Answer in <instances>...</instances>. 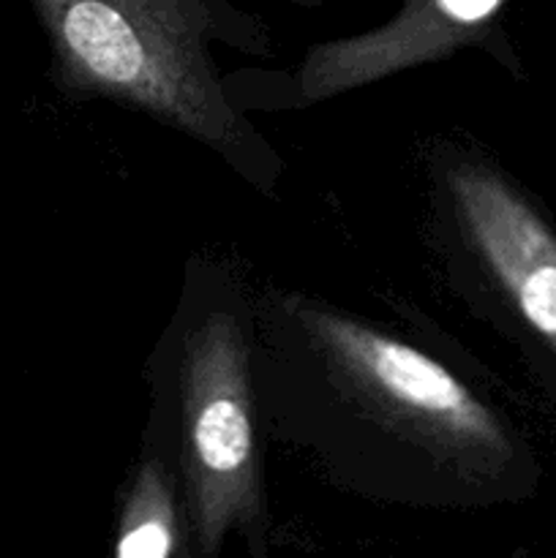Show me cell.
I'll return each mask as SVG.
<instances>
[{"instance_id":"obj_1","label":"cell","mask_w":556,"mask_h":558,"mask_svg":"<svg viewBox=\"0 0 556 558\" xmlns=\"http://www.w3.org/2000/svg\"><path fill=\"white\" fill-rule=\"evenodd\" d=\"M49 44L52 80L76 101L145 114L221 158L276 199L283 158L238 107L216 47L273 58L265 22L232 0H27Z\"/></svg>"},{"instance_id":"obj_2","label":"cell","mask_w":556,"mask_h":558,"mask_svg":"<svg viewBox=\"0 0 556 558\" xmlns=\"http://www.w3.org/2000/svg\"><path fill=\"white\" fill-rule=\"evenodd\" d=\"M254 341L245 300L223 278L213 289L189 278L169 330V420L161 425L185 529L202 556H216L227 537L245 539L251 554L265 550Z\"/></svg>"},{"instance_id":"obj_3","label":"cell","mask_w":556,"mask_h":558,"mask_svg":"<svg viewBox=\"0 0 556 558\" xmlns=\"http://www.w3.org/2000/svg\"><path fill=\"white\" fill-rule=\"evenodd\" d=\"M287 316L343 417L390 450L412 452L447 485L452 505H463V483L510 450L494 412L423 349L311 300H292Z\"/></svg>"},{"instance_id":"obj_4","label":"cell","mask_w":556,"mask_h":558,"mask_svg":"<svg viewBox=\"0 0 556 558\" xmlns=\"http://www.w3.org/2000/svg\"><path fill=\"white\" fill-rule=\"evenodd\" d=\"M505 0H403L390 22L358 36L319 41L287 71L227 74L238 107L305 109L341 93L452 58L488 33Z\"/></svg>"},{"instance_id":"obj_5","label":"cell","mask_w":556,"mask_h":558,"mask_svg":"<svg viewBox=\"0 0 556 558\" xmlns=\"http://www.w3.org/2000/svg\"><path fill=\"white\" fill-rule=\"evenodd\" d=\"M452 218L527 325L556 352V238L516 189L480 161L445 172Z\"/></svg>"},{"instance_id":"obj_6","label":"cell","mask_w":556,"mask_h":558,"mask_svg":"<svg viewBox=\"0 0 556 558\" xmlns=\"http://www.w3.org/2000/svg\"><path fill=\"white\" fill-rule=\"evenodd\" d=\"M145 434V450L125 488L114 526V556L172 558L183 543V494L169 436L153 414Z\"/></svg>"},{"instance_id":"obj_7","label":"cell","mask_w":556,"mask_h":558,"mask_svg":"<svg viewBox=\"0 0 556 558\" xmlns=\"http://www.w3.org/2000/svg\"><path fill=\"white\" fill-rule=\"evenodd\" d=\"M292 3H298V5H322V3H327V0H292Z\"/></svg>"}]
</instances>
